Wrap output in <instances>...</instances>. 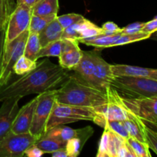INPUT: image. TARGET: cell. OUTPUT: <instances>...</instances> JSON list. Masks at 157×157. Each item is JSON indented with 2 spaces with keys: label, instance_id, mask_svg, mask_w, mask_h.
Instances as JSON below:
<instances>
[{
  "label": "cell",
  "instance_id": "7402d4cb",
  "mask_svg": "<svg viewBox=\"0 0 157 157\" xmlns=\"http://www.w3.org/2000/svg\"><path fill=\"white\" fill-rule=\"evenodd\" d=\"M58 0H39L32 7V15L39 16L58 15Z\"/></svg>",
  "mask_w": 157,
  "mask_h": 157
},
{
  "label": "cell",
  "instance_id": "5b68a950",
  "mask_svg": "<svg viewBox=\"0 0 157 157\" xmlns=\"http://www.w3.org/2000/svg\"><path fill=\"white\" fill-rule=\"evenodd\" d=\"M57 89L47 90L38 94V102L34 112L29 133L38 140L47 131V124L56 101Z\"/></svg>",
  "mask_w": 157,
  "mask_h": 157
},
{
  "label": "cell",
  "instance_id": "4316f807",
  "mask_svg": "<svg viewBox=\"0 0 157 157\" xmlns=\"http://www.w3.org/2000/svg\"><path fill=\"white\" fill-rule=\"evenodd\" d=\"M57 16H58V15H47V16H39V15H32L29 27V32L39 33Z\"/></svg>",
  "mask_w": 157,
  "mask_h": 157
},
{
  "label": "cell",
  "instance_id": "f546056e",
  "mask_svg": "<svg viewBox=\"0 0 157 157\" xmlns=\"http://www.w3.org/2000/svg\"><path fill=\"white\" fill-rule=\"evenodd\" d=\"M151 35L152 34L148 33V32H143V31L137 32V33L131 34V35H124V34H121V36L113 42V47L124 45V44H130V43L136 42V41L147 39V38H150Z\"/></svg>",
  "mask_w": 157,
  "mask_h": 157
},
{
  "label": "cell",
  "instance_id": "4dcf8cb0",
  "mask_svg": "<svg viewBox=\"0 0 157 157\" xmlns=\"http://www.w3.org/2000/svg\"><path fill=\"white\" fill-rule=\"evenodd\" d=\"M16 5L15 0H0V29L6 28L9 15Z\"/></svg>",
  "mask_w": 157,
  "mask_h": 157
},
{
  "label": "cell",
  "instance_id": "e575fe53",
  "mask_svg": "<svg viewBox=\"0 0 157 157\" xmlns=\"http://www.w3.org/2000/svg\"><path fill=\"white\" fill-rule=\"evenodd\" d=\"M145 138L146 143L149 148L151 149L157 155V133L150 127H145Z\"/></svg>",
  "mask_w": 157,
  "mask_h": 157
},
{
  "label": "cell",
  "instance_id": "9c48e42d",
  "mask_svg": "<svg viewBox=\"0 0 157 157\" xmlns=\"http://www.w3.org/2000/svg\"><path fill=\"white\" fill-rule=\"evenodd\" d=\"M121 100L124 107L144 123L157 128V95L147 98H128L121 95Z\"/></svg>",
  "mask_w": 157,
  "mask_h": 157
},
{
  "label": "cell",
  "instance_id": "7bdbcfd3",
  "mask_svg": "<svg viewBox=\"0 0 157 157\" xmlns=\"http://www.w3.org/2000/svg\"><path fill=\"white\" fill-rule=\"evenodd\" d=\"M150 38H152V39H154L157 41V31L156 32H153V34L151 35V36H150Z\"/></svg>",
  "mask_w": 157,
  "mask_h": 157
},
{
  "label": "cell",
  "instance_id": "52a82bcc",
  "mask_svg": "<svg viewBox=\"0 0 157 157\" xmlns=\"http://www.w3.org/2000/svg\"><path fill=\"white\" fill-rule=\"evenodd\" d=\"M104 128L97 157H136L127 140L118 136L107 127Z\"/></svg>",
  "mask_w": 157,
  "mask_h": 157
},
{
  "label": "cell",
  "instance_id": "f35d334b",
  "mask_svg": "<svg viewBox=\"0 0 157 157\" xmlns=\"http://www.w3.org/2000/svg\"><path fill=\"white\" fill-rule=\"evenodd\" d=\"M143 32H148V33L153 34V32L157 31V19L153 18L151 21L148 22H145L142 29Z\"/></svg>",
  "mask_w": 157,
  "mask_h": 157
},
{
  "label": "cell",
  "instance_id": "d6986e66",
  "mask_svg": "<svg viewBox=\"0 0 157 157\" xmlns=\"http://www.w3.org/2000/svg\"><path fill=\"white\" fill-rule=\"evenodd\" d=\"M124 107L126 109V118L123 122L128 131L130 136H132L141 142L146 143L145 123L129 109L126 107Z\"/></svg>",
  "mask_w": 157,
  "mask_h": 157
},
{
  "label": "cell",
  "instance_id": "44dd1931",
  "mask_svg": "<svg viewBox=\"0 0 157 157\" xmlns=\"http://www.w3.org/2000/svg\"><path fill=\"white\" fill-rule=\"evenodd\" d=\"M121 35V33L115 34L112 35H99L96 36L90 37V38H79L78 39V42L83 43L87 45L93 46L95 48H105L113 47V44L118 38Z\"/></svg>",
  "mask_w": 157,
  "mask_h": 157
},
{
  "label": "cell",
  "instance_id": "9a60e30c",
  "mask_svg": "<svg viewBox=\"0 0 157 157\" xmlns=\"http://www.w3.org/2000/svg\"><path fill=\"white\" fill-rule=\"evenodd\" d=\"M38 102V96L25 104L18 110L12 124L11 131L17 134L29 133L32 126L35 107Z\"/></svg>",
  "mask_w": 157,
  "mask_h": 157
},
{
  "label": "cell",
  "instance_id": "cb8c5ba5",
  "mask_svg": "<svg viewBox=\"0 0 157 157\" xmlns=\"http://www.w3.org/2000/svg\"><path fill=\"white\" fill-rule=\"evenodd\" d=\"M76 29L78 31L79 38H90L99 35H105L104 33L102 28L98 27L97 25L94 24L88 19L84 18L81 21L75 23Z\"/></svg>",
  "mask_w": 157,
  "mask_h": 157
},
{
  "label": "cell",
  "instance_id": "3957f363",
  "mask_svg": "<svg viewBox=\"0 0 157 157\" xmlns=\"http://www.w3.org/2000/svg\"><path fill=\"white\" fill-rule=\"evenodd\" d=\"M92 121L104 127L105 118L96 107L68 105L55 101L47 124V130L52 127L78 121Z\"/></svg>",
  "mask_w": 157,
  "mask_h": 157
},
{
  "label": "cell",
  "instance_id": "74e56055",
  "mask_svg": "<svg viewBox=\"0 0 157 157\" xmlns=\"http://www.w3.org/2000/svg\"><path fill=\"white\" fill-rule=\"evenodd\" d=\"M44 154V152L38 148L35 144L29 147L25 152V156L28 157H41Z\"/></svg>",
  "mask_w": 157,
  "mask_h": 157
},
{
  "label": "cell",
  "instance_id": "836d02e7",
  "mask_svg": "<svg viewBox=\"0 0 157 157\" xmlns=\"http://www.w3.org/2000/svg\"><path fill=\"white\" fill-rule=\"evenodd\" d=\"M84 18V17L83 15L77 13H69L66 14V15H60V16L58 15L57 16V19H58V22L60 23L61 27L64 29L69 27L71 25L75 24V23L81 21Z\"/></svg>",
  "mask_w": 157,
  "mask_h": 157
},
{
  "label": "cell",
  "instance_id": "603a6c76",
  "mask_svg": "<svg viewBox=\"0 0 157 157\" xmlns=\"http://www.w3.org/2000/svg\"><path fill=\"white\" fill-rule=\"evenodd\" d=\"M77 133H78V129L75 130L69 127H66L65 124H63V125L55 126L48 129L44 136H50L57 140L66 144L69 140L76 136Z\"/></svg>",
  "mask_w": 157,
  "mask_h": 157
},
{
  "label": "cell",
  "instance_id": "d4e9b609",
  "mask_svg": "<svg viewBox=\"0 0 157 157\" xmlns=\"http://www.w3.org/2000/svg\"><path fill=\"white\" fill-rule=\"evenodd\" d=\"M41 48V46L40 44L39 38H38V33L29 32L27 41H26L25 48V56L33 61H37L36 56Z\"/></svg>",
  "mask_w": 157,
  "mask_h": 157
},
{
  "label": "cell",
  "instance_id": "8d00e7d4",
  "mask_svg": "<svg viewBox=\"0 0 157 157\" xmlns=\"http://www.w3.org/2000/svg\"><path fill=\"white\" fill-rule=\"evenodd\" d=\"M101 28L106 35H112L121 33V29H122L113 21H107L103 25Z\"/></svg>",
  "mask_w": 157,
  "mask_h": 157
},
{
  "label": "cell",
  "instance_id": "b9f144b4",
  "mask_svg": "<svg viewBox=\"0 0 157 157\" xmlns=\"http://www.w3.org/2000/svg\"><path fill=\"white\" fill-rule=\"evenodd\" d=\"M36 0H16V4H24L29 7H33Z\"/></svg>",
  "mask_w": 157,
  "mask_h": 157
},
{
  "label": "cell",
  "instance_id": "f6af8a7d",
  "mask_svg": "<svg viewBox=\"0 0 157 157\" xmlns=\"http://www.w3.org/2000/svg\"><path fill=\"white\" fill-rule=\"evenodd\" d=\"M38 1H39V0H36V2H38ZM36 2H35V3H36Z\"/></svg>",
  "mask_w": 157,
  "mask_h": 157
},
{
  "label": "cell",
  "instance_id": "2e32d148",
  "mask_svg": "<svg viewBox=\"0 0 157 157\" xmlns=\"http://www.w3.org/2000/svg\"><path fill=\"white\" fill-rule=\"evenodd\" d=\"M114 76H135L157 81V69L127 64H111Z\"/></svg>",
  "mask_w": 157,
  "mask_h": 157
},
{
  "label": "cell",
  "instance_id": "1f68e13d",
  "mask_svg": "<svg viewBox=\"0 0 157 157\" xmlns=\"http://www.w3.org/2000/svg\"><path fill=\"white\" fill-rule=\"evenodd\" d=\"M127 143L134 152L136 157H150L151 154L150 153V148L147 143L141 142L135 138L130 136L127 140Z\"/></svg>",
  "mask_w": 157,
  "mask_h": 157
},
{
  "label": "cell",
  "instance_id": "7c38bea8",
  "mask_svg": "<svg viewBox=\"0 0 157 157\" xmlns=\"http://www.w3.org/2000/svg\"><path fill=\"white\" fill-rule=\"evenodd\" d=\"M61 53L58 57L59 65L64 69L71 71L79 64L83 56L79 42L73 38H61Z\"/></svg>",
  "mask_w": 157,
  "mask_h": 157
},
{
  "label": "cell",
  "instance_id": "ab89813d",
  "mask_svg": "<svg viewBox=\"0 0 157 157\" xmlns=\"http://www.w3.org/2000/svg\"><path fill=\"white\" fill-rule=\"evenodd\" d=\"M5 35H6V28L0 29V70H1L3 48H4Z\"/></svg>",
  "mask_w": 157,
  "mask_h": 157
},
{
  "label": "cell",
  "instance_id": "d590c367",
  "mask_svg": "<svg viewBox=\"0 0 157 157\" xmlns=\"http://www.w3.org/2000/svg\"><path fill=\"white\" fill-rule=\"evenodd\" d=\"M144 24H145V22H134L130 25H128L126 27L122 28L121 34H124V35H131V34H135L141 32Z\"/></svg>",
  "mask_w": 157,
  "mask_h": 157
},
{
  "label": "cell",
  "instance_id": "484cf974",
  "mask_svg": "<svg viewBox=\"0 0 157 157\" xmlns=\"http://www.w3.org/2000/svg\"><path fill=\"white\" fill-rule=\"evenodd\" d=\"M35 145L41 149L44 153H52L60 149L65 148V143L50 137V136H43L35 142Z\"/></svg>",
  "mask_w": 157,
  "mask_h": 157
},
{
  "label": "cell",
  "instance_id": "60d3db41",
  "mask_svg": "<svg viewBox=\"0 0 157 157\" xmlns=\"http://www.w3.org/2000/svg\"><path fill=\"white\" fill-rule=\"evenodd\" d=\"M52 156L53 157H68L65 148L60 149V150L53 152V153H52Z\"/></svg>",
  "mask_w": 157,
  "mask_h": 157
},
{
  "label": "cell",
  "instance_id": "4fadbf2b",
  "mask_svg": "<svg viewBox=\"0 0 157 157\" xmlns=\"http://www.w3.org/2000/svg\"><path fill=\"white\" fill-rule=\"evenodd\" d=\"M93 52L94 64V86L100 90L105 92L110 86L112 80L114 75H113L111 64L107 63L101 55L96 51Z\"/></svg>",
  "mask_w": 157,
  "mask_h": 157
},
{
  "label": "cell",
  "instance_id": "d6a6232c",
  "mask_svg": "<svg viewBox=\"0 0 157 157\" xmlns=\"http://www.w3.org/2000/svg\"><path fill=\"white\" fill-rule=\"evenodd\" d=\"M104 127H107L110 130L117 134L118 136H121L124 139L127 140L130 137L128 131L124 126L123 121H113V120H106Z\"/></svg>",
  "mask_w": 157,
  "mask_h": 157
},
{
  "label": "cell",
  "instance_id": "f1b7e54d",
  "mask_svg": "<svg viewBox=\"0 0 157 157\" xmlns=\"http://www.w3.org/2000/svg\"><path fill=\"white\" fill-rule=\"evenodd\" d=\"M61 39L51 42L46 44L44 47H41L36 56V59H39L44 57H59L61 53Z\"/></svg>",
  "mask_w": 157,
  "mask_h": 157
},
{
  "label": "cell",
  "instance_id": "8992f818",
  "mask_svg": "<svg viewBox=\"0 0 157 157\" xmlns=\"http://www.w3.org/2000/svg\"><path fill=\"white\" fill-rule=\"evenodd\" d=\"M29 34L28 29L10 42L4 44L0 70V86L6 84L12 78L13 67L18 58L24 55Z\"/></svg>",
  "mask_w": 157,
  "mask_h": 157
},
{
  "label": "cell",
  "instance_id": "5bb4252c",
  "mask_svg": "<svg viewBox=\"0 0 157 157\" xmlns=\"http://www.w3.org/2000/svg\"><path fill=\"white\" fill-rule=\"evenodd\" d=\"M21 98H7L2 101L0 107V140L11 131L12 124L18 113V101Z\"/></svg>",
  "mask_w": 157,
  "mask_h": 157
},
{
  "label": "cell",
  "instance_id": "ee69618b",
  "mask_svg": "<svg viewBox=\"0 0 157 157\" xmlns=\"http://www.w3.org/2000/svg\"><path fill=\"white\" fill-rule=\"evenodd\" d=\"M155 18V19H157V15H156V17H155V18Z\"/></svg>",
  "mask_w": 157,
  "mask_h": 157
},
{
  "label": "cell",
  "instance_id": "30bf717a",
  "mask_svg": "<svg viewBox=\"0 0 157 157\" xmlns=\"http://www.w3.org/2000/svg\"><path fill=\"white\" fill-rule=\"evenodd\" d=\"M37 139L30 133L17 134L10 131L0 140V157H22Z\"/></svg>",
  "mask_w": 157,
  "mask_h": 157
},
{
  "label": "cell",
  "instance_id": "83f0119b",
  "mask_svg": "<svg viewBox=\"0 0 157 157\" xmlns=\"http://www.w3.org/2000/svg\"><path fill=\"white\" fill-rule=\"evenodd\" d=\"M37 64V61H33L23 55L15 62L13 67V73L17 75H23L35 68Z\"/></svg>",
  "mask_w": 157,
  "mask_h": 157
},
{
  "label": "cell",
  "instance_id": "ba28073f",
  "mask_svg": "<svg viewBox=\"0 0 157 157\" xmlns=\"http://www.w3.org/2000/svg\"><path fill=\"white\" fill-rule=\"evenodd\" d=\"M32 15V7L24 4L16 5L6 24L4 44H8L29 29Z\"/></svg>",
  "mask_w": 157,
  "mask_h": 157
},
{
  "label": "cell",
  "instance_id": "277c9868",
  "mask_svg": "<svg viewBox=\"0 0 157 157\" xmlns=\"http://www.w3.org/2000/svg\"><path fill=\"white\" fill-rule=\"evenodd\" d=\"M110 86L122 97L147 98L157 95V81L135 76H114Z\"/></svg>",
  "mask_w": 157,
  "mask_h": 157
},
{
  "label": "cell",
  "instance_id": "ffe728a7",
  "mask_svg": "<svg viewBox=\"0 0 157 157\" xmlns=\"http://www.w3.org/2000/svg\"><path fill=\"white\" fill-rule=\"evenodd\" d=\"M63 31L64 29L58 22L56 17L38 33V38L41 47H44L46 44L57 40L61 39Z\"/></svg>",
  "mask_w": 157,
  "mask_h": 157
},
{
  "label": "cell",
  "instance_id": "7a4b0ae2",
  "mask_svg": "<svg viewBox=\"0 0 157 157\" xmlns=\"http://www.w3.org/2000/svg\"><path fill=\"white\" fill-rule=\"evenodd\" d=\"M56 101L68 105L95 108L105 104L107 96L105 92L84 82L74 74L57 89Z\"/></svg>",
  "mask_w": 157,
  "mask_h": 157
},
{
  "label": "cell",
  "instance_id": "ac0fdd59",
  "mask_svg": "<svg viewBox=\"0 0 157 157\" xmlns=\"http://www.w3.org/2000/svg\"><path fill=\"white\" fill-rule=\"evenodd\" d=\"M93 133L94 129L90 126L78 129L76 136L70 139L66 143L65 150L67 151V156L77 157L79 156L84 144L93 135Z\"/></svg>",
  "mask_w": 157,
  "mask_h": 157
},
{
  "label": "cell",
  "instance_id": "8fae6325",
  "mask_svg": "<svg viewBox=\"0 0 157 157\" xmlns=\"http://www.w3.org/2000/svg\"><path fill=\"white\" fill-rule=\"evenodd\" d=\"M107 102L96 107L105 120L124 121L126 118V109L121 100V94L116 89L110 86L106 91Z\"/></svg>",
  "mask_w": 157,
  "mask_h": 157
},
{
  "label": "cell",
  "instance_id": "e0dca14e",
  "mask_svg": "<svg viewBox=\"0 0 157 157\" xmlns=\"http://www.w3.org/2000/svg\"><path fill=\"white\" fill-rule=\"evenodd\" d=\"M75 75L81 81L90 85L94 86V64L93 52H83V56L79 64L73 69Z\"/></svg>",
  "mask_w": 157,
  "mask_h": 157
},
{
  "label": "cell",
  "instance_id": "6da1fadb",
  "mask_svg": "<svg viewBox=\"0 0 157 157\" xmlns=\"http://www.w3.org/2000/svg\"><path fill=\"white\" fill-rule=\"evenodd\" d=\"M68 77L67 70L49 59H44L31 71L0 86V102L7 98H23L57 89Z\"/></svg>",
  "mask_w": 157,
  "mask_h": 157
}]
</instances>
